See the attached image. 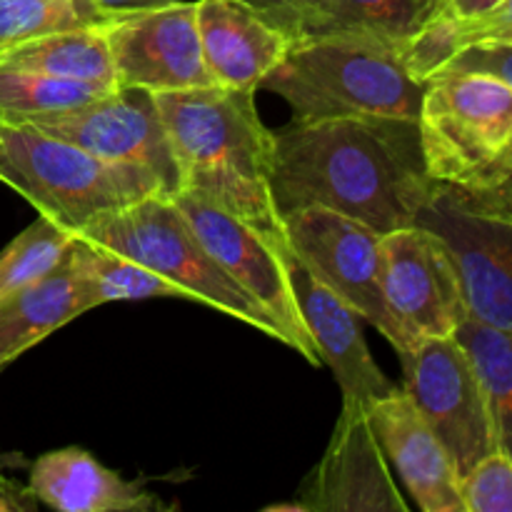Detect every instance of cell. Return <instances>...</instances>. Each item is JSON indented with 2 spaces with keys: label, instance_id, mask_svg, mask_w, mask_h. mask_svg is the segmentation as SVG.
Masks as SVG:
<instances>
[{
  "label": "cell",
  "instance_id": "836d02e7",
  "mask_svg": "<svg viewBox=\"0 0 512 512\" xmlns=\"http://www.w3.org/2000/svg\"><path fill=\"white\" fill-rule=\"evenodd\" d=\"M503 185H510V188H512V173H510V178H508V183H503Z\"/></svg>",
  "mask_w": 512,
  "mask_h": 512
},
{
  "label": "cell",
  "instance_id": "4fadbf2b",
  "mask_svg": "<svg viewBox=\"0 0 512 512\" xmlns=\"http://www.w3.org/2000/svg\"><path fill=\"white\" fill-rule=\"evenodd\" d=\"M105 35L118 88L173 93L215 85L205 70L195 0L118 15Z\"/></svg>",
  "mask_w": 512,
  "mask_h": 512
},
{
  "label": "cell",
  "instance_id": "f546056e",
  "mask_svg": "<svg viewBox=\"0 0 512 512\" xmlns=\"http://www.w3.org/2000/svg\"><path fill=\"white\" fill-rule=\"evenodd\" d=\"M243 3H248L253 10H258L263 18H268L270 23L278 25V28L288 35L290 28H293L295 15L308 5V0H243Z\"/></svg>",
  "mask_w": 512,
  "mask_h": 512
},
{
  "label": "cell",
  "instance_id": "9a60e30c",
  "mask_svg": "<svg viewBox=\"0 0 512 512\" xmlns=\"http://www.w3.org/2000/svg\"><path fill=\"white\" fill-rule=\"evenodd\" d=\"M285 263H288L290 285H293L305 328L313 338L320 363L333 370L345 403L370 408L375 400L398 390L370 355L363 328H360L363 318L340 295L325 288L290 250L285 255Z\"/></svg>",
  "mask_w": 512,
  "mask_h": 512
},
{
  "label": "cell",
  "instance_id": "8fae6325",
  "mask_svg": "<svg viewBox=\"0 0 512 512\" xmlns=\"http://www.w3.org/2000/svg\"><path fill=\"white\" fill-rule=\"evenodd\" d=\"M20 123L35 125L110 163L150 170L168 195L180 190L178 160L150 90L115 88L78 108L30 115Z\"/></svg>",
  "mask_w": 512,
  "mask_h": 512
},
{
  "label": "cell",
  "instance_id": "7a4b0ae2",
  "mask_svg": "<svg viewBox=\"0 0 512 512\" xmlns=\"http://www.w3.org/2000/svg\"><path fill=\"white\" fill-rule=\"evenodd\" d=\"M165 133L180 168V190L213 200L288 250L270 168L273 138L263 125L253 90L208 88L155 93Z\"/></svg>",
  "mask_w": 512,
  "mask_h": 512
},
{
  "label": "cell",
  "instance_id": "2e32d148",
  "mask_svg": "<svg viewBox=\"0 0 512 512\" xmlns=\"http://www.w3.org/2000/svg\"><path fill=\"white\" fill-rule=\"evenodd\" d=\"M370 425L385 458L423 512H465L460 473L403 388L375 400Z\"/></svg>",
  "mask_w": 512,
  "mask_h": 512
},
{
  "label": "cell",
  "instance_id": "5bb4252c",
  "mask_svg": "<svg viewBox=\"0 0 512 512\" xmlns=\"http://www.w3.org/2000/svg\"><path fill=\"white\" fill-rule=\"evenodd\" d=\"M303 512H408L390 463L370 425L368 408L345 403L328 450L300 500Z\"/></svg>",
  "mask_w": 512,
  "mask_h": 512
},
{
  "label": "cell",
  "instance_id": "484cf974",
  "mask_svg": "<svg viewBox=\"0 0 512 512\" xmlns=\"http://www.w3.org/2000/svg\"><path fill=\"white\" fill-rule=\"evenodd\" d=\"M110 20L93 0H0V50L55 30L108 25Z\"/></svg>",
  "mask_w": 512,
  "mask_h": 512
},
{
  "label": "cell",
  "instance_id": "e0dca14e",
  "mask_svg": "<svg viewBox=\"0 0 512 512\" xmlns=\"http://www.w3.org/2000/svg\"><path fill=\"white\" fill-rule=\"evenodd\" d=\"M205 70L220 88L258 90L290 48V38L243 0H195Z\"/></svg>",
  "mask_w": 512,
  "mask_h": 512
},
{
  "label": "cell",
  "instance_id": "7c38bea8",
  "mask_svg": "<svg viewBox=\"0 0 512 512\" xmlns=\"http://www.w3.org/2000/svg\"><path fill=\"white\" fill-rule=\"evenodd\" d=\"M380 283L390 315L410 343L455 335L468 315L453 255L425 225L380 235Z\"/></svg>",
  "mask_w": 512,
  "mask_h": 512
},
{
  "label": "cell",
  "instance_id": "9c48e42d",
  "mask_svg": "<svg viewBox=\"0 0 512 512\" xmlns=\"http://www.w3.org/2000/svg\"><path fill=\"white\" fill-rule=\"evenodd\" d=\"M403 390L453 458L460 478L498 450L483 380L455 335L420 338L400 360Z\"/></svg>",
  "mask_w": 512,
  "mask_h": 512
},
{
  "label": "cell",
  "instance_id": "cb8c5ba5",
  "mask_svg": "<svg viewBox=\"0 0 512 512\" xmlns=\"http://www.w3.org/2000/svg\"><path fill=\"white\" fill-rule=\"evenodd\" d=\"M105 93L110 90L100 85L60 80L0 65V120L5 123H20L30 115L78 108Z\"/></svg>",
  "mask_w": 512,
  "mask_h": 512
},
{
  "label": "cell",
  "instance_id": "1f68e13d",
  "mask_svg": "<svg viewBox=\"0 0 512 512\" xmlns=\"http://www.w3.org/2000/svg\"><path fill=\"white\" fill-rule=\"evenodd\" d=\"M103 13H108L110 18H118L125 13H138V10H150V8H163V5L173 3H185V0H93Z\"/></svg>",
  "mask_w": 512,
  "mask_h": 512
},
{
  "label": "cell",
  "instance_id": "d4e9b609",
  "mask_svg": "<svg viewBox=\"0 0 512 512\" xmlns=\"http://www.w3.org/2000/svg\"><path fill=\"white\" fill-rule=\"evenodd\" d=\"M73 238L75 233L68 228L38 215L35 223L0 250V303L53 273L63 263Z\"/></svg>",
  "mask_w": 512,
  "mask_h": 512
},
{
  "label": "cell",
  "instance_id": "603a6c76",
  "mask_svg": "<svg viewBox=\"0 0 512 512\" xmlns=\"http://www.w3.org/2000/svg\"><path fill=\"white\" fill-rule=\"evenodd\" d=\"M455 338L483 380L498 450L512 458V335L465 315L455 330Z\"/></svg>",
  "mask_w": 512,
  "mask_h": 512
},
{
  "label": "cell",
  "instance_id": "ac0fdd59",
  "mask_svg": "<svg viewBox=\"0 0 512 512\" xmlns=\"http://www.w3.org/2000/svg\"><path fill=\"white\" fill-rule=\"evenodd\" d=\"M30 493L60 512H150L158 498L120 478L83 448H60L40 455L30 468Z\"/></svg>",
  "mask_w": 512,
  "mask_h": 512
},
{
  "label": "cell",
  "instance_id": "83f0119b",
  "mask_svg": "<svg viewBox=\"0 0 512 512\" xmlns=\"http://www.w3.org/2000/svg\"><path fill=\"white\" fill-rule=\"evenodd\" d=\"M438 75H488L512 88V40H478L465 45Z\"/></svg>",
  "mask_w": 512,
  "mask_h": 512
},
{
  "label": "cell",
  "instance_id": "8992f818",
  "mask_svg": "<svg viewBox=\"0 0 512 512\" xmlns=\"http://www.w3.org/2000/svg\"><path fill=\"white\" fill-rule=\"evenodd\" d=\"M75 235L115 250L163 275L165 280L178 285L188 300L210 305L280 340L278 325L228 278V273L203 248L185 215L175 205L173 195H148L128 208L93 220Z\"/></svg>",
  "mask_w": 512,
  "mask_h": 512
},
{
  "label": "cell",
  "instance_id": "4316f807",
  "mask_svg": "<svg viewBox=\"0 0 512 512\" xmlns=\"http://www.w3.org/2000/svg\"><path fill=\"white\" fill-rule=\"evenodd\" d=\"M465 512H512V458L495 450L460 478Z\"/></svg>",
  "mask_w": 512,
  "mask_h": 512
},
{
  "label": "cell",
  "instance_id": "277c9868",
  "mask_svg": "<svg viewBox=\"0 0 512 512\" xmlns=\"http://www.w3.org/2000/svg\"><path fill=\"white\" fill-rule=\"evenodd\" d=\"M0 180L70 233L148 195H168L150 170L110 163L35 125L5 120H0Z\"/></svg>",
  "mask_w": 512,
  "mask_h": 512
},
{
  "label": "cell",
  "instance_id": "d6a6232c",
  "mask_svg": "<svg viewBox=\"0 0 512 512\" xmlns=\"http://www.w3.org/2000/svg\"><path fill=\"white\" fill-rule=\"evenodd\" d=\"M498 3L500 0H438L440 10L455 15V18H475V15L495 8Z\"/></svg>",
  "mask_w": 512,
  "mask_h": 512
},
{
  "label": "cell",
  "instance_id": "44dd1931",
  "mask_svg": "<svg viewBox=\"0 0 512 512\" xmlns=\"http://www.w3.org/2000/svg\"><path fill=\"white\" fill-rule=\"evenodd\" d=\"M440 10L438 0H308L295 15L290 40L323 33H370L408 43Z\"/></svg>",
  "mask_w": 512,
  "mask_h": 512
},
{
  "label": "cell",
  "instance_id": "ffe728a7",
  "mask_svg": "<svg viewBox=\"0 0 512 512\" xmlns=\"http://www.w3.org/2000/svg\"><path fill=\"white\" fill-rule=\"evenodd\" d=\"M0 65L50 75V78L100 85L108 90L118 88L105 25L55 30L15 43L0 50Z\"/></svg>",
  "mask_w": 512,
  "mask_h": 512
},
{
  "label": "cell",
  "instance_id": "7402d4cb",
  "mask_svg": "<svg viewBox=\"0 0 512 512\" xmlns=\"http://www.w3.org/2000/svg\"><path fill=\"white\" fill-rule=\"evenodd\" d=\"M70 260L80 280V308L83 313L118 300L185 298L183 290L145 265L95 245L75 235L70 245Z\"/></svg>",
  "mask_w": 512,
  "mask_h": 512
},
{
  "label": "cell",
  "instance_id": "e575fe53",
  "mask_svg": "<svg viewBox=\"0 0 512 512\" xmlns=\"http://www.w3.org/2000/svg\"><path fill=\"white\" fill-rule=\"evenodd\" d=\"M0 373H3V368H0Z\"/></svg>",
  "mask_w": 512,
  "mask_h": 512
},
{
  "label": "cell",
  "instance_id": "4dcf8cb0",
  "mask_svg": "<svg viewBox=\"0 0 512 512\" xmlns=\"http://www.w3.org/2000/svg\"><path fill=\"white\" fill-rule=\"evenodd\" d=\"M38 500L30 493V488L13 483L8 478H0V512H33Z\"/></svg>",
  "mask_w": 512,
  "mask_h": 512
},
{
  "label": "cell",
  "instance_id": "52a82bcc",
  "mask_svg": "<svg viewBox=\"0 0 512 512\" xmlns=\"http://www.w3.org/2000/svg\"><path fill=\"white\" fill-rule=\"evenodd\" d=\"M448 245L470 318L512 335V188L435 183L418 213Z\"/></svg>",
  "mask_w": 512,
  "mask_h": 512
},
{
  "label": "cell",
  "instance_id": "6da1fadb",
  "mask_svg": "<svg viewBox=\"0 0 512 512\" xmlns=\"http://www.w3.org/2000/svg\"><path fill=\"white\" fill-rule=\"evenodd\" d=\"M433 185L418 120H293L273 138L270 190L283 218L320 205L385 235L415 225Z\"/></svg>",
  "mask_w": 512,
  "mask_h": 512
},
{
  "label": "cell",
  "instance_id": "f1b7e54d",
  "mask_svg": "<svg viewBox=\"0 0 512 512\" xmlns=\"http://www.w3.org/2000/svg\"><path fill=\"white\" fill-rule=\"evenodd\" d=\"M455 30L460 48L478 40H512V0H500L475 18H455Z\"/></svg>",
  "mask_w": 512,
  "mask_h": 512
},
{
  "label": "cell",
  "instance_id": "3957f363",
  "mask_svg": "<svg viewBox=\"0 0 512 512\" xmlns=\"http://www.w3.org/2000/svg\"><path fill=\"white\" fill-rule=\"evenodd\" d=\"M260 88L280 95L295 120H418L425 83L410 75L398 43L343 30L290 40L285 58Z\"/></svg>",
  "mask_w": 512,
  "mask_h": 512
},
{
  "label": "cell",
  "instance_id": "5b68a950",
  "mask_svg": "<svg viewBox=\"0 0 512 512\" xmlns=\"http://www.w3.org/2000/svg\"><path fill=\"white\" fill-rule=\"evenodd\" d=\"M420 148L435 183L498 188L512 173V88L488 75H438L425 83Z\"/></svg>",
  "mask_w": 512,
  "mask_h": 512
},
{
  "label": "cell",
  "instance_id": "30bf717a",
  "mask_svg": "<svg viewBox=\"0 0 512 512\" xmlns=\"http://www.w3.org/2000/svg\"><path fill=\"white\" fill-rule=\"evenodd\" d=\"M173 200L215 263L278 325L280 340L295 348V353L303 355L308 363L320 365L318 350L290 285L285 263L288 250H280L253 225L243 223L193 190H178Z\"/></svg>",
  "mask_w": 512,
  "mask_h": 512
},
{
  "label": "cell",
  "instance_id": "d6986e66",
  "mask_svg": "<svg viewBox=\"0 0 512 512\" xmlns=\"http://www.w3.org/2000/svg\"><path fill=\"white\" fill-rule=\"evenodd\" d=\"M80 315V280L68 248L53 273L0 303V368Z\"/></svg>",
  "mask_w": 512,
  "mask_h": 512
},
{
  "label": "cell",
  "instance_id": "ba28073f",
  "mask_svg": "<svg viewBox=\"0 0 512 512\" xmlns=\"http://www.w3.org/2000/svg\"><path fill=\"white\" fill-rule=\"evenodd\" d=\"M288 250L355 313L385 335L400 360L413 343L390 315L380 283V233L320 205L285 215Z\"/></svg>",
  "mask_w": 512,
  "mask_h": 512
}]
</instances>
